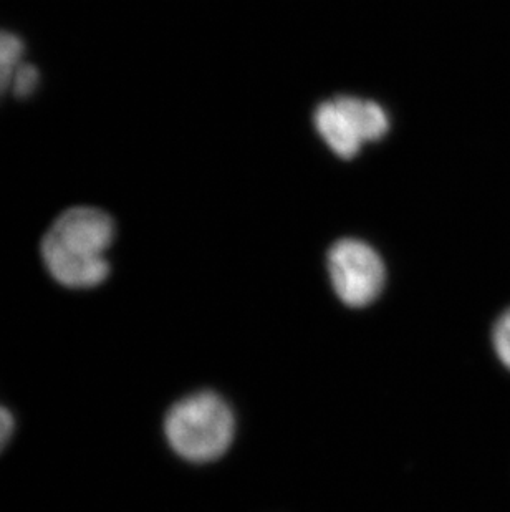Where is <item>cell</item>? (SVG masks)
I'll list each match as a JSON object with an SVG mask.
<instances>
[{
    "label": "cell",
    "mask_w": 510,
    "mask_h": 512,
    "mask_svg": "<svg viewBox=\"0 0 510 512\" xmlns=\"http://www.w3.org/2000/svg\"><path fill=\"white\" fill-rule=\"evenodd\" d=\"M335 102L347 115L363 143L381 140L390 130L388 115L378 103L357 97H338Z\"/></svg>",
    "instance_id": "cell-5"
},
{
    "label": "cell",
    "mask_w": 510,
    "mask_h": 512,
    "mask_svg": "<svg viewBox=\"0 0 510 512\" xmlns=\"http://www.w3.org/2000/svg\"><path fill=\"white\" fill-rule=\"evenodd\" d=\"M25 45L19 35L0 29V100L10 93L15 72L24 62Z\"/></svg>",
    "instance_id": "cell-6"
},
{
    "label": "cell",
    "mask_w": 510,
    "mask_h": 512,
    "mask_svg": "<svg viewBox=\"0 0 510 512\" xmlns=\"http://www.w3.org/2000/svg\"><path fill=\"white\" fill-rule=\"evenodd\" d=\"M494 347L502 363L510 368V310L497 320L494 329Z\"/></svg>",
    "instance_id": "cell-8"
},
{
    "label": "cell",
    "mask_w": 510,
    "mask_h": 512,
    "mask_svg": "<svg viewBox=\"0 0 510 512\" xmlns=\"http://www.w3.org/2000/svg\"><path fill=\"white\" fill-rule=\"evenodd\" d=\"M116 226L110 214L92 206L63 211L42 239V259L50 276L68 289H93L108 279Z\"/></svg>",
    "instance_id": "cell-1"
},
{
    "label": "cell",
    "mask_w": 510,
    "mask_h": 512,
    "mask_svg": "<svg viewBox=\"0 0 510 512\" xmlns=\"http://www.w3.org/2000/svg\"><path fill=\"white\" fill-rule=\"evenodd\" d=\"M15 433V418L9 408L0 405V453L9 445Z\"/></svg>",
    "instance_id": "cell-9"
},
{
    "label": "cell",
    "mask_w": 510,
    "mask_h": 512,
    "mask_svg": "<svg viewBox=\"0 0 510 512\" xmlns=\"http://www.w3.org/2000/svg\"><path fill=\"white\" fill-rule=\"evenodd\" d=\"M236 421L219 395L199 392L179 400L164 418V435L176 455L207 463L221 458L234 438Z\"/></svg>",
    "instance_id": "cell-2"
},
{
    "label": "cell",
    "mask_w": 510,
    "mask_h": 512,
    "mask_svg": "<svg viewBox=\"0 0 510 512\" xmlns=\"http://www.w3.org/2000/svg\"><path fill=\"white\" fill-rule=\"evenodd\" d=\"M315 126L330 150L340 158L350 160L358 155L363 141L357 135L347 115L337 102H325L315 112Z\"/></svg>",
    "instance_id": "cell-4"
},
{
    "label": "cell",
    "mask_w": 510,
    "mask_h": 512,
    "mask_svg": "<svg viewBox=\"0 0 510 512\" xmlns=\"http://www.w3.org/2000/svg\"><path fill=\"white\" fill-rule=\"evenodd\" d=\"M40 72L34 63L22 62L15 72L14 80H12V88L10 93L15 98H29L34 95L35 90L39 88Z\"/></svg>",
    "instance_id": "cell-7"
},
{
    "label": "cell",
    "mask_w": 510,
    "mask_h": 512,
    "mask_svg": "<svg viewBox=\"0 0 510 512\" xmlns=\"http://www.w3.org/2000/svg\"><path fill=\"white\" fill-rule=\"evenodd\" d=\"M333 289L350 307L375 302L385 287V264L378 252L358 239H342L328 252Z\"/></svg>",
    "instance_id": "cell-3"
}]
</instances>
